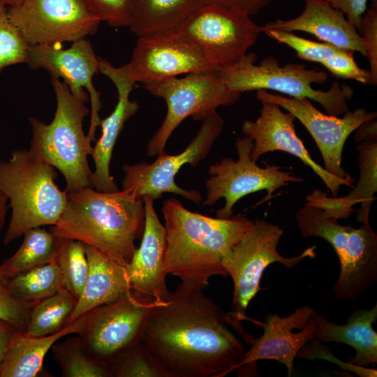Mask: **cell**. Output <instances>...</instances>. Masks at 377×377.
<instances>
[{"mask_svg": "<svg viewBox=\"0 0 377 377\" xmlns=\"http://www.w3.org/2000/svg\"><path fill=\"white\" fill-rule=\"evenodd\" d=\"M226 313L202 289L181 283L149 315L141 342L166 377H223L246 351Z\"/></svg>", "mask_w": 377, "mask_h": 377, "instance_id": "obj_1", "label": "cell"}, {"mask_svg": "<svg viewBox=\"0 0 377 377\" xmlns=\"http://www.w3.org/2000/svg\"><path fill=\"white\" fill-rule=\"evenodd\" d=\"M165 235V271L182 283L205 288L213 276H228L222 260L251 226L239 214L212 217L187 209L175 198L163 201Z\"/></svg>", "mask_w": 377, "mask_h": 377, "instance_id": "obj_2", "label": "cell"}, {"mask_svg": "<svg viewBox=\"0 0 377 377\" xmlns=\"http://www.w3.org/2000/svg\"><path fill=\"white\" fill-rule=\"evenodd\" d=\"M145 223L142 198L131 188L102 192L92 187L68 193V200L51 232L79 240L127 266Z\"/></svg>", "mask_w": 377, "mask_h": 377, "instance_id": "obj_3", "label": "cell"}, {"mask_svg": "<svg viewBox=\"0 0 377 377\" xmlns=\"http://www.w3.org/2000/svg\"><path fill=\"white\" fill-rule=\"evenodd\" d=\"M51 84L57 101L54 116L49 124L35 117L29 119L31 126L29 152L62 174L67 193L91 187L92 171L88 156L92 153V141L83 130V121L89 110L59 78L52 77Z\"/></svg>", "mask_w": 377, "mask_h": 377, "instance_id": "obj_4", "label": "cell"}, {"mask_svg": "<svg viewBox=\"0 0 377 377\" xmlns=\"http://www.w3.org/2000/svg\"><path fill=\"white\" fill-rule=\"evenodd\" d=\"M57 169L32 157L27 149L13 150L0 161V189L7 195L11 217L3 242L8 244L29 229L54 225L68 193L55 183Z\"/></svg>", "mask_w": 377, "mask_h": 377, "instance_id": "obj_5", "label": "cell"}, {"mask_svg": "<svg viewBox=\"0 0 377 377\" xmlns=\"http://www.w3.org/2000/svg\"><path fill=\"white\" fill-rule=\"evenodd\" d=\"M256 53H246L237 62L216 71L226 87L242 94L254 90H272L290 97L313 100L328 114L340 116L348 110V101L353 95L351 87L334 82L328 91L315 89L314 83L323 84L328 75L324 69L307 68L302 64L281 66L278 59L268 56L259 64Z\"/></svg>", "mask_w": 377, "mask_h": 377, "instance_id": "obj_6", "label": "cell"}, {"mask_svg": "<svg viewBox=\"0 0 377 377\" xmlns=\"http://www.w3.org/2000/svg\"><path fill=\"white\" fill-rule=\"evenodd\" d=\"M303 237L326 240L334 249L340 264L333 291L336 296L354 300L377 282V235L369 220L355 228L343 226L320 208L306 202L295 214Z\"/></svg>", "mask_w": 377, "mask_h": 377, "instance_id": "obj_7", "label": "cell"}, {"mask_svg": "<svg viewBox=\"0 0 377 377\" xmlns=\"http://www.w3.org/2000/svg\"><path fill=\"white\" fill-rule=\"evenodd\" d=\"M283 233L279 226L264 219H255L223 258L222 266L234 286L232 311L226 313L228 320H244L249 303L262 290L260 282L269 265L279 263L290 269L304 258L316 256V245L295 257L281 255L277 246Z\"/></svg>", "mask_w": 377, "mask_h": 377, "instance_id": "obj_8", "label": "cell"}, {"mask_svg": "<svg viewBox=\"0 0 377 377\" xmlns=\"http://www.w3.org/2000/svg\"><path fill=\"white\" fill-rule=\"evenodd\" d=\"M145 88L163 98L167 106L161 125L148 142L147 154L149 157L165 152L168 139L186 118L202 121L218 108L233 105L241 96L226 87L216 71L191 73Z\"/></svg>", "mask_w": 377, "mask_h": 377, "instance_id": "obj_9", "label": "cell"}, {"mask_svg": "<svg viewBox=\"0 0 377 377\" xmlns=\"http://www.w3.org/2000/svg\"><path fill=\"white\" fill-rule=\"evenodd\" d=\"M253 140L247 136L237 138L235 147L238 158H223L212 164L205 182V206H212L221 198L225 205L216 211V216L229 218L233 215V207L243 197L265 190L266 196L258 204L274 198V193L290 183H300L304 179L293 172L283 170L280 165L264 161L265 167L256 164L251 156Z\"/></svg>", "mask_w": 377, "mask_h": 377, "instance_id": "obj_10", "label": "cell"}, {"mask_svg": "<svg viewBox=\"0 0 377 377\" xmlns=\"http://www.w3.org/2000/svg\"><path fill=\"white\" fill-rule=\"evenodd\" d=\"M171 29L195 45L215 70L239 60L263 32L249 15L214 3H205Z\"/></svg>", "mask_w": 377, "mask_h": 377, "instance_id": "obj_11", "label": "cell"}, {"mask_svg": "<svg viewBox=\"0 0 377 377\" xmlns=\"http://www.w3.org/2000/svg\"><path fill=\"white\" fill-rule=\"evenodd\" d=\"M223 127V119L214 111L202 120L197 134L182 152L160 154L150 163L141 161L124 165L122 189L131 188L138 197L148 196L154 200L165 193H170L199 205L203 200L200 193L179 186L175 178L184 165L195 168L208 156Z\"/></svg>", "mask_w": 377, "mask_h": 377, "instance_id": "obj_12", "label": "cell"}, {"mask_svg": "<svg viewBox=\"0 0 377 377\" xmlns=\"http://www.w3.org/2000/svg\"><path fill=\"white\" fill-rule=\"evenodd\" d=\"M8 13L29 45L73 43L95 34L101 23L82 0H22Z\"/></svg>", "mask_w": 377, "mask_h": 377, "instance_id": "obj_13", "label": "cell"}, {"mask_svg": "<svg viewBox=\"0 0 377 377\" xmlns=\"http://www.w3.org/2000/svg\"><path fill=\"white\" fill-rule=\"evenodd\" d=\"M164 302L131 290L122 298L91 311L81 333L88 352L108 364L118 353L141 340L148 317Z\"/></svg>", "mask_w": 377, "mask_h": 377, "instance_id": "obj_14", "label": "cell"}, {"mask_svg": "<svg viewBox=\"0 0 377 377\" xmlns=\"http://www.w3.org/2000/svg\"><path fill=\"white\" fill-rule=\"evenodd\" d=\"M315 311L310 306H302L287 316L268 314L265 322L246 316L244 320L260 325L263 333L255 339L245 333L242 325L235 329L251 346L235 368L238 376H256V362L262 360H273L283 364L287 368L288 376H290L299 351L314 339L316 325L312 316Z\"/></svg>", "mask_w": 377, "mask_h": 377, "instance_id": "obj_15", "label": "cell"}, {"mask_svg": "<svg viewBox=\"0 0 377 377\" xmlns=\"http://www.w3.org/2000/svg\"><path fill=\"white\" fill-rule=\"evenodd\" d=\"M260 102L273 103L294 115L313 138L324 162V169L341 179H353L342 167V154L348 136L361 124L376 118V112L364 108L349 110L342 117L325 114L309 99L286 97L267 90H257Z\"/></svg>", "mask_w": 377, "mask_h": 377, "instance_id": "obj_16", "label": "cell"}, {"mask_svg": "<svg viewBox=\"0 0 377 377\" xmlns=\"http://www.w3.org/2000/svg\"><path fill=\"white\" fill-rule=\"evenodd\" d=\"M126 65L129 78L145 87L181 75L216 71L195 45L172 29L138 37Z\"/></svg>", "mask_w": 377, "mask_h": 377, "instance_id": "obj_17", "label": "cell"}, {"mask_svg": "<svg viewBox=\"0 0 377 377\" xmlns=\"http://www.w3.org/2000/svg\"><path fill=\"white\" fill-rule=\"evenodd\" d=\"M31 70L43 68L50 77L61 78L73 96L80 101H91V119L88 137L95 140L102 108L101 94L93 84V77L98 72L99 57L89 40L82 38L72 43L70 47L61 45H29L27 63Z\"/></svg>", "mask_w": 377, "mask_h": 377, "instance_id": "obj_18", "label": "cell"}, {"mask_svg": "<svg viewBox=\"0 0 377 377\" xmlns=\"http://www.w3.org/2000/svg\"><path fill=\"white\" fill-rule=\"evenodd\" d=\"M260 114L256 120H245L242 131L251 138L253 146L251 158L256 161L263 155L274 151H282L300 158L321 179L330 191L337 197L341 186L353 187L354 179H341L328 172L311 156L303 142L297 136L290 112H284L281 107L269 102H261Z\"/></svg>", "mask_w": 377, "mask_h": 377, "instance_id": "obj_19", "label": "cell"}, {"mask_svg": "<svg viewBox=\"0 0 377 377\" xmlns=\"http://www.w3.org/2000/svg\"><path fill=\"white\" fill-rule=\"evenodd\" d=\"M98 71L110 78L117 91V103L113 111L101 119V135L93 147L91 156L95 168L90 179L91 187L102 192H114L119 188L110 174L112 151L124 124L139 110V104L130 100L135 83L129 78L126 65L114 66L99 57Z\"/></svg>", "mask_w": 377, "mask_h": 377, "instance_id": "obj_20", "label": "cell"}, {"mask_svg": "<svg viewBox=\"0 0 377 377\" xmlns=\"http://www.w3.org/2000/svg\"><path fill=\"white\" fill-rule=\"evenodd\" d=\"M145 209V228L140 246L126 266L131 290L158 301L167 300L170 293L165 271V235L154 208V200L142 198Z\"/></svg>", "mask_w": 377, "mask_h": 377, "instance_id": "obj_21", "label": "cell"}, {"mask_svg": "<svg viewBox=\"0 0 377 377\" xmlns=\"http://www.w3.org/2000/svg\"><path fill=\"white\" fill-rule=\"evenodd\" d=\"M304 9L299 16L267 23L263 26V32L265 30L304 31L313 34L323 43L342 50L357 51L365 57L362 36L342 12L324 0H304Z\"/></svg>", "mask_w": 377, "mask_h": 377, "instance_id": "obj_22", "label": "cell"}, {"mask_svg": "<svg viewBox=\"0 0 377 377\" xmlns=\"http://www.w3.org/2000/svg\"><path fill=\"white\" fill-rule=\"evenodd\" d=\"M360 177L357 184L346 196L328 197L326 192L313 190L306 195V202L321 209L333 219L349 218L357 203V220L360 223L369 220L371 207L377 191V137L367 138L357 142Z\"/></svg>", "mask_w": 377, "mask_h": 377, "instance_id": "obj_23", "label": "cell"}, {"mask_svg": "<svg viewBox=\"0 0 377 377\" xmlns=\"http://www.w3.org/2000/svg\"><path fill=\"white\" fill-rule=\"evenodd\" d=\"M89 272L82 292L68 318V325L80 316L114 302L131 292L126 266L85 244Z\"/></svg>", "mask_w": 377, "mask_h": 377, "instance_id": "obj_24", "label": "cell"}, {"mask_svg": "<svg viewBox=\"0 0 377 377\" xmlns=\"http://www.w3.org/2000/svg\"><path fill=\"white\" fill-rule=\"evenodd\" d=\"M312 319L316 325L314 339L344 343L355 350L349 364L362 367L377 364V333L372 327L377 320L376 304L371 309H355L342 325L316 311Z\"/></svg>", "mask_w": 377, "mask_h": 377, "instance_id": "obj_25", "label": "cell"}, {"mask_svg": "<svg viewBox=\"0 0 377 377\" xmlns=\"http://www.w3.org/2000/svg\"><path fill=\"white\" fill-rule=\"evenodd\" d=\"M88 313L61 330L46 336L31 337L22 330L13 334L0 366V377H34L43 367L45 355L59 339L82 333Z\"/></svg>", "mask_w": 377, "mask_h": 377, "instance_id": "obj_26", "label": "cell"}, {"mask_svg": "<svg viewBox=\"0 0 377 377\" xmlns=\"http://www.w3.org/2000/svg\"><path fill=\"white\" fill-rule=\"evenodd\" d=\"M205 3V0H135L129 29L138 37L170 30Z\"/></svg>", "mask_w": 377, "mask_h": 377, "instance_id": "obj_27", "label": "cell"}, {"mask_svg": "<svg viewBox=\"0 0 377 377\" xmlns=\"http://www.w3.org/2000/svg\"><path fill=\"white\" fill-rule=\"evenodd\" d=\"M23 235L17 251L0 265V274L7 278L57 260L60 238L40 227L29 229Z\"/></svg>", "mask_w": 377, "mask_h": 377, "instance_id": "obj_28", "label": "cell"}, {"mask_svg": "<svg viewBox=\"0 0 377 377\" xmlns=\"http://www.w3.org/2000/svg\"><path fill=\"white\" fill-rule=\"evenodd\" d=\"M7 285L15 298L32 305L64 288L57 260L8 277Z\"/></svg>", "mask_w": 377, "mask_h": 377, "instance_id": "obj_29", "label": "cell"}, {"mask_svg": "<svg viewBox=\"0 0 377 377\" xmlns=\"http://www.w3.org/2000/svg\"><path fill=\"white\" fill-rule=\"evenodd\" d=\"M77 301L63 288L36 303L31 309L25 334L31 337H43L61 330L66 326Z\"/></svg>", "mask_w": 377, "mask_h": 377, "instance_id": "obj_30", "label": "cell"}, {"mask_svg": "<svg viewBox=\"0 0 377 377\" xmlns=\"http://www.w3.org/2000/svg\"><path fill=\"white\" fill-rule=\"evenodd\" d=\"M64 288L75 298L80 297L89 272L85 244L68 238H60L57 256Z\"/></svg>", "mask_w": 377, "mask_h": 377, "instance_id": "obj_31", "label": "cell"}, {"mask_svg": "<svg viewBox=\"0 0 377 377\" xmlns=\"http://www.w3.org/2000/svg\"><path fill=\"white\" fill-rule=\"evenodd\" d=\"M108 367L112 376L166 377L141 340L115 355Z\"/></svg>", "mask_w": 377, "mask_h": 377, "instance_id": "obj_32", "label": "cell"}, {"mask_svg": "<svg viewBox=\"0 0 377 377\" xmlns=\"http://www.w3.org/2000/svg\"><path fill=\"white\" fill-rule=\"evenodd\" d=\"M56 346V357L63 376H112L108 364L95 358L89 352L87 353L80 342L68 341Z\"/></svg>", "mask_w": 377, "mask_h": 377, "instance_id": "obj_33", "label": "cell"}, {"mask_svg": "<svg viewBox=\"0 0 377 377\" xmlns=\"http://www.w3.org/2000/svg\"><path fill=\"white\" fill-rule=\"evenodd\" d=\"M8 8L0 0V74L8 66L27 63L29 47L10 21Z\"/></svg>", "mask_w": 377, "mask_h": 377, "instance_id": "obj_34", "label": "cell"}, {"mask_svg": "<svg viewBox=\"0 0 377 377\" xmlns=\"http://www.w3.org/2000/svg\"><path fill=\"white\" fill-rule=\"evenodd\" d=\"M264 33L278 43L285 44L293 49L298 58L307 61L321 64L325 59L342 50L326 43L315 42L299 37L292 32L265 30Z\"/></svg>", "mask_w": 377, "mask_h": 377, "instance_id": "obj_35", "label": "cell"}, {"mask_svg": "<svg viewBox=\"0 0 377 377\" xmlns=\"http://www.w3.org/2000/svg\"><path fill=\"white\" fill-rule=\"evenodd\" d=\"M87 10L101 22L113 27H129L135 0H82Z\"/></svg>", "mask_w": 377, "mask_h": 377, "instance_id": "obj_36", "label": "cell"}, {"mask_svg": "<svg viewBox=\"0 0 377 377\" xmlns=\"http://www.w3.org/2000/svg\"><path fill=\"white\" fill-rule=\"evenodd\" d=\"M8 278L0 274V320L25 330L32 304L15 298L8 288Z\"/></svg>", "mask_w": 377, "mask_h": 377, "instance_id": "obj_37", "label": "cell"}, {"mask_svg": "<svg viewBox=\"0 0 377 377\" xmlns=\"http://www.w3.org/2000/svg\"><path fill=\"white\" fill-rule=\"evenodd\" d=\"M362 40L369 64V75L367 84H377V1L372 0L362 17Z\"/></svg>", "mask_w": 377, "mask_h": 377, "instance_id": "obj_38", "label": "cell"}, {"mask_svg": "<svg viewBox=\"0 0 377 377\" xmlns=\"http://www.w3.org/2000/svg\"><path fill=\"white\" fill-rule=\"evenodd\" d=\"M353 52L342 50L323 61L321 64L336 77L353 79L357 82L367 84L369 71L357 66L354 60Z\"/></svg>", "mask_w": 377, "mask_h": 377, "instance_id": "obj_39", "label": "cell"}, {"mask_svg": "<svg viewBox=\"0 0 377 377\" xmlns=\"http://www.w3.org/2000/svg\"><path fill=\"white\" fill-rule=\"evenodd\" d=\"M340 10L359 33H362V17L367 9L368 0H324Z\"/></svg>", "mask_w": 377, "mask_h": 377, "instance_id": "obj_40", "label": "cell"}, {"mask_svg": "<svg viewBox=\"0 0 377 377\" xmlns=\"http://www.w3.org/2000/svg\"><path fill=\"white\" fill-rule=\"evenodd\" d=\"M275 0H205L207 3L220 5L228 8L254 15Z\"/></svg>", "mask_w": 377, "mask_h": 377, "instance_id": "obj_41", "label": "cell"}, {"mask_svg": "<svg viewBox=\"0 0 377 377\" xmlns=\"http://www.w3.org/2000/svg\"><path fill=\"white\" fill-rule=\"evenodd\" d=\"M17 330H21L14 325L0 320V366L4 358L10 340Z\"/></svg>", "mask_w": 377, "mask_h": 377, "instance_id": "obj_42", "label": "cell"}, {"mask_svg": "<svg viewBox=\"0 0 377 377\" xmlns=\"http://www.w3.org/2000/svg\"><path fill=\"white\" fill-rule=\"evenodd\" d=\"M355 131L354 138L357 143L364 138L377 137L376 119L363 123Z\"/></svg>", "mask_w": 377, "mask_h": 377, "instance_id": "obj_43", "label": "cell"}, {"mask_svg": "<svg viewBox=\"0 0 377 377\" xmlns=\"http://www.w3.org/2000/svg\"><path fill=\"white\" fill-rule=\"evenodd\" d=\"M8 201L7 195L0 189V230L4 224L6 212L8 209Z\"/></svg>", "mask_w": 377, "mask_h": 377, "instance_id": "obj_44", "label": "cell"}, {"mask_svg": "<svg viewBox=\"0 0 377 377\" xmlns=\"http://www.w3.org/2000/svg\"><path fill=\"white\" fill-rule=\"evenodd\" d=\"M8 7L19 4L22 0H1Z\"/></svg>", "mask_w": 377, "mask_h": 377, "instance_id": "obj_45", "label": "cell"}]
</instances>
